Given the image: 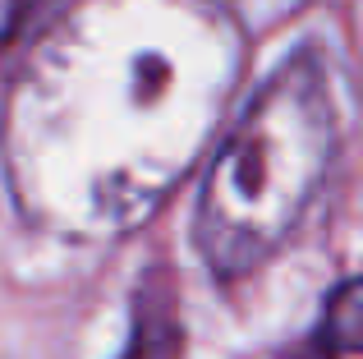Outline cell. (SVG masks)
<instances>
[{
    "mask_svg": "<svg viewBox=\"0 0 363 359\" xmlns=\"http://www.w3.org/2000/svg\"><path fill=\"white\" fill-rule=\"evenodd\" d=\"M244 70L225 0H79L23 60L5 106L28 221L106 240L147 221L203 157Z\"/></svg>",
    "mask_w": 363,
    "mask_h": 359,
    "instance_id": "1",
    "label": "cell"
},
{
    "mask_svg": "<svg viewBox=\"0 0 363 359\" xmlns=\"http://www.w3.org/2000/svg\"><path fill=\"white\" fill-rule=\"evenodd\" d=\"M340 153L336 83L322 55H294L262 79L221 138L194 207V249L207 272H257L327 189Z\"/></svg>",
    "mask_w": 363,
    "mask_h": 359,
    "instance_id": "2",
    "label": "cell"
},
{
    "mask_svg": "<svg viewBox=\"0 0 363 359\" xmlns=\"http://www.w3.org/2000/svg\"><path fill=\"white\" fill-rule=\"evenodd\" d=\"M184 355V323L166 281L138 286L133 299V332L120 359H179Z\"/></svg>",
    "mask_w": 363,
    "mask_h": 359,
    "instance_id": "3",
    "label": "cell"
}]
</instances>
